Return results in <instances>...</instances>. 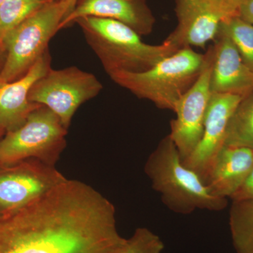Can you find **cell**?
Masks as SVG:
<instances>
[{
	"label": "cell",
	"mask_w": 253,
	"mask_h": 253,
	"mask_svg": "<svg viewBox=\"0 0 253 253\" xmlns=\"http://www.w3.org/2000/svg\"><path fill=\"white\" fill-rule=\"evenodd\" d=\"M175 12L177 26L164 42L177 51L206 47L215 39L221 21L229 17L208 0H176Z\"/></svg>",
	"instance_id": "cell-11"
},
{
	"label": "cell",
	"mask_w": 253,
	"mask_h": 253,
	"mask_svg": "<svg viewBox=\"0 0 253 253\" xmlns=\"http://www.w3.org/2000/svg\"><path fill=\"white\" fill-rule=\"evenodd\" d=\"M65 15L62 4L54 0L6 33L1 41L6 58L0 81H14L28 73L49 49V42L59 31Z\"/></svg>",
	"instance_id": "cell-6"
},
{
	"label": "cell",
	"mask_w": 253,
	"mask_h": 253,
	"mask_svg": "<svg viewBox=\"0 0 253 253\" xmlns=\"http://www.w3.org/2000/svg\"><path fill=\"white\" fill-rule=\"evenodd\" d=\"M51 68L49 49L26 75L12 82L0 81V127L9 131L24 124L29 115L41 105L28 99L32 86Z\"/></svg>",
	"instance_id": "cell-14"
},
{
	"label": "cell",
	"mask_w": 253,
	"mask_h": 253,
	"mask_svg": "<svg viewBox=\"0 0 253 253\" xmlns=\"http://www.w3.org/2000/svg\"><path fill=\"white\" fill-rule=\"evenodd\" d=\"M126 242L112 203L81 181L0 214V253H119Z\"/></svg>",
	"instance_id": "cell-1"
},
{
	"label": "cell",
	"mask_w": 253,
	"mask_h": 253,
	"mask_svg": "<svg viewBox=\"0 0 253 253\" xmlns=\"http://www.w3.org/2000/svg\"><path fill=\"white\" fill-rule=\"evenodd\" d=\"M245 0H229V4H230L231 8L235 12L237 13L239 6L242 4Z\"/></svg>",
	"instance_id": "cell-26"
},
{
	"label": "cell",
	"mask_w": 253,
	"mask_h": 253,
	"mask_svg": "<svg viewBox=\"0 0 253 253\" xmlns=\"http://www.w3.org/2000/svg\"><path fill=\"white\" fill-rule=\"evenodd\" d=\"M67 134L59 118L41 105L24 124L0 139V168L30 160L55 166L66 147Z\"/></svg>",
	"instance_id": "cell-5"
},
{
	"label": "cell",
	"mask_w": 253,
	"mask_h": 253,
	"mask_svg": "<svg viewBox=\"0 0 253 253\" xmlns=\"http://www.w3.org/2000/svg\"><path fill=\"white\" fill-rule=\"evenodd\" d=\"M5 133H6V131L3 128L0 127V139L4 135Z\"/></svg>",
	"instance_id": "cell-27"
},
{
	"label": "cell",
	"mask_w": 253,
	"mask_h": 253,
	"mask_svg": "<svg viewBox=\"0 0 253 253\" xmlns=\"http://www.w3.org/2000/svg\"><path fill=\"white\" fill-rule=\"evenodd\" d=\"M231 199L232 201L253 199V167L244 184Z\"/></svg>",
	"instance_id": "cell-21"
},
{
	"label": "cell",
	"mask_w": 253,
	"mask_h": 253,
	"mask_svg": "<svg viewBox=\"0 0 253 253\" xmlns=\"http://www.w3.org/2000/svg\"><path fill=\"white\" fill-rule=\"evenodd\" d=\"M205 56L202 72L194 85L181 96L174 111L176 118L170 123L169 135L176 145L182 162L194 153L202 139L206 111L212 95V45L208 47Z\"/></svg>",
	"instance_id": "cell-8"
},
{
	"label": "cell",
	"mask_w": 253,
	"mask_h": 253,
	"mask_svg": "<svg viewBox=\"0 0 253 253\" xmlns=\"http://www.w3.org/2000/svg\"><path fill=\"white\" fill-rule=\"evenodd\" d=\"M224 146L253 150V89L243 97L231 116Z\"/></svg>",
	"instance_id": "cell-16"
},
{
	"label": "cell",
	"mask_w": 253,
	"mask_h": 253,
	"mask_svg": "<svg viewBox=\"0 0 253 253\" xmlns=\"http://www.w3.org/2000/svg\"><path fill=\"white\" fill-rule=\"evenodd\" d=\"M144 172L163 204L176 214H189L196 210L218 212L227 206V199L211 194L202 179L184 166L169 134L150 154Z\"/></svg>",
	"instance_id": "cell-2"
},
{
	"label": "cell",
	"mask_w": 253,
	"mask_h": 253,
	"mask_svg": "<svg viewBox=\"0 0 253 253\" xmlns=\"http://www.w3.org/2000/svg\"><path fill=\"white\" fill-rule=\"evenodd\" d=\"M208 1L227 16L238 15L237 13L231 8L229 0H208Z\"/></svg>",
	"instance_id": "cell-23"
},
{
	"label": "cell",
	"mask_w": 253,
	"mask_h": 253,
	"mask_svg": "<svg viewBox=\"0 0 253 253\" xmlns=\"http://www.w3.org/2000/svg\"><path fill=\"white\" fill-rule=\"evenodd\" d=\"M103 85L92 73L71 66L50 68L32 86L28 99L33 104L49 108L68 129L80 106L102 90Z\"/></svg>",
	"instance_id": "cell-7"
},
{
	"label": "cell",
	"mask_w": 253,
	"mask_h": 253,
	"mask_svg": "<svg viewBox=\"0 0 253 253\" xmlns=\"http://www.w3.org/2000/svg\"><path fill=\"white\" fill-rule=\"evenodd\" d=\"M3 1H4V0H0V5L1 4V3L3 2Z\"/></svg>",
	"instance_id": "cell-28"
},
{
	"label": "cell",
	"mask_w": 253,
	"mask_h": 253,
	"mask_svg": "<svg viewBox=\"0 0 253 253\" xmlns=\"http://www.w3.org/2000/svg\"><path fill=\"white\" fill-rule=\"evenodd\" d=\"M75 23L79 25L109 76L118 72H144L177 51L164 42L158 45L146 44L134 30L115 20L86 16Z\"/></svg>",
	"instance_id": "cell-3"
},
{
	"label": "cell",
	"mask_w": 253,
	"mask_h": 253,
	"mask_svg": "<svg viewBox=\"0 0 253 253\" xmlns=\"http://www.w3.org/2000/svg\"><path fill=\"white\" fill-rule=\"evenodd\" d=\"M66 179L55 166L37 160L0 168V211L21 207Z\"/></svg>",
	"instance_id": "cell-9"
},
{
	"label": "cell",
	"mask_w": 253,
	"mask_h": 253,
	"mask_svg": "<svg viewBox=\"0 0 253 253\" xmlns=\"http://www.w3.org/2000/svg\"><path fill=\"white\" fill-rule=\"evenodd\" d=\"M86 16L119 21L140 36L151 34L156 23L146 0H79L72 12L60 23L59 31L72 26L78 18Z\"/></svg>",
	"instance_id": "cell-12"
},
{
	"label": "cell",
	"mask_w": 253,
	"mask_h": 253,
	"mask_svg": "<svg viewBox=\"0 0 253 253\" xmlns=\"http://www.w3.org/2000/svg\"><path fill=\"white\" fill-rule=\"evenodd\" d=\"M253 167V149L224 146L216 158L206 185L213 196L231 199L244 184Z\"/></svg>",
	"instance_id": "cell-15"
},
{
	"label": "cell",
	"mask_w": 253,
	"mask_h": 253,
	"mask_svg": "<svg viewBox=\"0 0 253 253\" xmlns=\"http://www.w3.org/2000/svg\"><path fill=\"white\" fill-rule=\"evenodd\" d=\"M205 54L191 47L179 50L142 73L118 72L110 78L139 99L174 113L178 102L194 85L204 68Z\"/></svg>",
	"instance_id": "cell-4"
},
{
	"label": "cell",
	"mask_w": 253,
	"mask_h": 253,
	"mask_svg": "<svg viewBox=\"0 0 253 253\" xmlns=\"http://www.w3.org/2000/svg\"><path fill=\"white\" fill-rule=\"evenodd\" d=\"M78 1L79 0H59L60 2L62 4L63 7L66 10V15L63 18L67 17L68 15L72 12Z\"/></svg>",
	"instance_id": "cell-24"
},
{
	"label": "cell",
	"mask_w": 253,
	"mask_h": 253,
	"mask_svg": "<svg viewBox=\"0 0 253 253\" xmlns=\"http://www.w3.org/2000/svg\"><path fill=\"white\" fill-rule=\"evenodd\" d=\"M3 212H1V211H0V214H1V213H2Z\"/></svg>",
	"instance_id": "cell-29"
},
{
	"label": "cell",
	"mask_w": 253,
	"mask_h": 253,
	"mask_svg": "<svg viewBox=\"0 0 253 253\" xmlns=\"http://www.w3.org/2000/svg\"><path fill=\"white\" fill-rule=\"evenodd\" d=\"M54 0H4L0 5V42L11 30Z\"/></svg>",
	"instance_id": "cell-18"
},
{
	"label": "cell",
	"mask_w": 253,
	"mask_h": 253,
	"mask_svg": "<svg viewBox=\"0 0 253 253\" xmlns=\"http://www.w3.org/2000/svg\"><path fill=\"white\" fill-rule=\"evenodd\" d=\"M229 226L236 253H253V199L233 201Z\"/></svg>",
	"instance_id": "cell-17"
},
{
	"label": "cell",
	"mask_w": 253,
	"mask_h": 253,
	"mask_svg": "<svg viewBox=\"0 0 253 253\" xmlns=\"http://www.w3.org/2000/svg\"><path fill=\"white\" fill-rule=\"evenodd\" d=\"M5 58H6V53H5L4 47L2 44L0 42V73L2 70L5 62Z\"/></svg>",
	"instance_id": "cell-25"
},
{
	"label": "cell",
	"mask_w": 253,
	"mask_h": 253,
	"mask_svg": "<svg viewBox=\"0 0 253 253\" xmlns=\"http://www.w3.org/2000/svg\"><path fill=\"white\" fill-rule=\"evenodd\" d=\"M164 243L148 228H137L119 253H162Z\"/></svg>",
	"instance_id": "cell-20"
},
{
	"label": "cell",
	"mask_w": 253,
	"mask_h": 253,
	"mask_svg": "<svg viewBox=\"0 0 253 253\" xmlns=\"http://www.w3.org/2000/svg\"><path fill=\"white\" fill-rule=\"evenodd\" d=\"M212 46L211 92L244 97L253 89V71L246 66L239 50L225 33L218 31Z\"/></svg>",
	"instance_id": "cell-13"
},
{
	"label": "cell",
	"mask_w": 253,
	"mask_h": 253,
	"mask_svg": "<svg viewBox=\"0 0 253 253\" xmlns=\"http://www.w3.org/2000/svg\"><path fill=\"white\" fill-rule=\"evenodd\" d=\"M219 31L231 38L243 61L253 72V25L235 15L223 19Z\"/></svg>",
	"instance_id": "cell-19"
},
{
	"label": "cell",
	"mask_w": 253,
	"mask_h": 253,
	"mask_svg": "<svg viewBox=\"0 0 253 253\" xmlns=\"http://www.w3.org/2000/svg\"><path fill=\"white\" fill-rule=\"evenodd\" d=\"M238 16L253 25V0H245L238 9Z\"/></svg>",
	"instance_id": "cell-22"
},
{
	"label": "cell",
	"mask_w": 253,
	"mask_h": 253,
	"mask_svg": "<svg viewBox=\"0 0 253 253\" xmlns=\"http://www.w3.org/2000/svg\"><path fill=\"white\" fill-rule=\"evenodd\" d=\"M243 96L231 94H212L205 118L202 139L194 153L183 161L206 184L214 161L224 146L226 129L231 116Z\"/></svg>",
	"instance_id": "cell-10"
}]
</instances>
